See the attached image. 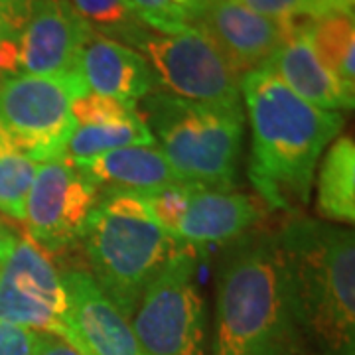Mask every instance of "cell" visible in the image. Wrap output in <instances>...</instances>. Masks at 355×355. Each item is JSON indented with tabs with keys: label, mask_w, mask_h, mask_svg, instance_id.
Listing matches in <instances>:
<instances>
[{
	"label": "cell",
	"mask_w": 355,
	"mask_h": 355,
	"mask_svg": "<svg viewBox=\"0 0 355 355\" xmlns=\"http://www.w3.org/2000/svg\"><path fill=\"white\" fill-rule=\"evenodd\" d=\"M239 91L253 130V186L268 207H302L322 154L343 128V114L310 105L265 67L245 73Z\"/></svg>",
	"instance_id": "obj_1"
},
{
	"label": "cell",
	"mask_w": 355,
	"mask_h": 355,
	"mask_svg": "<svg viewBox=\"0 0 355 355\" xmlns=\"http://www.w3.org/2000/svg\"><path fill=\"white\" fill-rule=\"evenodd\" d=\"M300 334L280 229L237 239L217 268L211 355H292Z\"/></svg>",
	"instance_id": "obj_2"
},
{
	"label": "cell",
	"mask_w": 355,
	"mask_h": 355,
	"mask_svg": "<svg viewBox=\"0 0 355 355\" xmlns=\"http://www.w3.org/2000/svg\"><path fill=\"white\" fill-rule=\"evenodd\" d=\"M280 235L300 331L331 354L354 352V231L314 219H292Z\"/></svg>",
	"instance_id": "obj_3"
},
{
	"label": "cell",
	"mask_w": 355,
	"mask_h": 355,
	"mask_svg": "<svg viewBox=\"0 0 355 355\" xmlns=\"http://www.w3.org/2000/svg\"><path fill=\"white\" fill-rule=\"evenodd\" d=\"M79 239L89 275L127 320L180 247L154 219L142 196L127 191L101 193Z\"/></svg>",
	"instance_id": "obj_4"
},
{
	"label": "cell",
	"mask_w": 355,
	"mask_h": 355,
	"mask_svg": "<svg viewBox=\"0 0 355 355\" xmlns=\"http://www.w3.org/2000/svg\"><path fill=\"white\" fill-rule=\"evenodd\" d=\"M137 109L180 182L231 190L245 130L241 105L188 101L154 89Z\"/></svg>",
	"instance_id": "obj_5"
},
{
	"label": "cell",
	"mask_w": 355,
	"mask_h": 355,
	"mask_svg": "<svg viewBox=\"0 0 355 355\" xmlns=\"http://www.w3.org/2000/svg\"><path fill=\"white\" fill-rule=\"evenodd\" d=\"M196 253L180 245L142 294L130 326L144 355H205L207 312Z\"/></svg>",
	"instance_id": "obj_6"
},
{
	"label": "cell",
	"mask_w": 355,
	"mask_h": 355,
	"mask_svg": "<svg viewBox=\"0 0 355 355\" xmlns=\"http://www.w3.org/2000/svg\"><path fill=\"white\" fill-rule=\"evenodd\" d=\"M89 93L79 71L60 76L0 77V127L36 162L64 158L76 130L71 105Z\"/></svg>",
	"instance_id": "obj_7"
},
{
	"label": "cell",
	"mask_w": 355,
	"mask_h": 355,
	"mask_svg": "<svg viewBox=\"0 0 355 355\" xmlns=\"http://www.w3.org/2000/svg\"><path fill=\"white\" fill-rule=\"evenodd\" d=\"M62 272L30 237L0 225V322L46 331L73 345Z\"/></svg>",
	"instance_id": "obj_8"
},
{
	"label": "cell",
	"mask_w": 355,
	"mask_h": 355,
	"mask_svg": "<svg viewBox=\"0 0 355 355\" xmlns=\"http://www.w3.org/2000/svg\"><path fill=\"white\" fill-rule=\"evenodd\" d=\"M130 48L150 65L160 91L196 103L241 105V77L198 28L186 26L176 32L144 28Z\"/></svg>",
	"instance_id": "obj_9"
},
{
	"label": "cell",
	"mask_w": 355,
	"mask_h": 355,
	"mask_svg": "<svg viewBox=\"0 0 355 355\" xmlns=\"http://www.w3.org/2000/svg\"><path fill=\"white\" fill-rule=\"evenodd\" d=\"M101 190L71 160L40 162L26 200L24 225L44 251H60L79 241Z\"/></svg>",
	"instance_id": "obj_10"
},
{
	"label": "cell",
	"mask_w": 355,
	"mask_h": 355,
	"mask_svg": "<svg viewBox=\"0 0 355 355\" xmlns=\"http://www.w3.org/2000/svg\"><path fill=\"white\" fill-rule=\"evenodd\" d=\"M239 77L259 69L292 32L294 22H279L249 10L239 0H205L191 22Z\"/></svg>",
	"instance_id": "obj_11"
},
{
	"label": "cell",
	"mask_w": 355,
	"mask_h": 355,
	"mask_svg": "<svg viewBox=\"0 0 355 355\" xmlns=\"http://www.w3.org/2000/svg\"><path fill=\"white\" fill-rule=\"evenodd\" d=\"M91 32L69 0H34L18 44V71L32 76L76 71Z\"/></svg>",
	"instance_id": "obj_12"
},
{
	"label": "cell",
	"mask_w": 355,
	"mask_h": 355,
	"mask_svg": "<svg viewBox=\"0 0 355 355\" xmlns=\"http://www.w3.org/2000/svg\"><path fill=\"white\" fill-rule=\"evenodd\" d=\"M73 331V347L81 355H144L130 320L107 298L85 270L62 275Z\"/></svg>",
	"instance_id": "obj_13"
},
{
	"label": "cell",
	"mask_w": 355,
	"mask_h": 355,
	"mask_svg": "<svg viewBox=\"0 0 355 355\" xmlns=\"http://www.w3.org/2000/svg\"><path fill=\"white\" fill-rule=\"evenodd\" d=\"M263 217L251 196L241 191L193 186L172 239L202 251L209 245L235 243Z\"/></svg>",
	"instance_id": "obj_14"
},
{
	"label": "cell",
	"mask_w": 355,
	"mask_h": 355,
	"mask_svg": "<svg viewBox=\"0 0 355 355\" xmlns=\"http://www.w3.org/2000/svg\"><path fill=\"white\" fill-rule=\"evenodd\" d=\"M312 22L314 20L310 18L294 20L292 32L263 67L279 77L292 93L314 107L336 113L352 111L355 105V91H349L320 62L308 34Z\"/></svg>",
	"instance_id": "obj_15"
},
{
	"label": "cell",
	"mask_w": 355,
	"mask_h": 355,
	"mask_svg": "<svg viewBox=\"0 0 355 355\" xmlns=\"http://www.w3.org/2000/svg\"><path fill=\"white\" fill-rule=\"evenodd\" d=\"M77 71L89 93L111 97L135 109L156 89L153 69L139 51L95 30L79 53Z\"/></svg>",
	"instance_id": "obj_16"
},
{
	"label": "cell",
	"mask_w": 355,
	"mask_h": 355,
	"mask_svg": "<svg viewBox=\"0 0 355 355\" xmlns=\"http://www.w3.org/2000/svg\"><path fill=\"white\" fill-rule=\"evenodd\" d=\"M73 164L99 188L107 191L153 193L180 182L158 144L125 146Z\"/></svg>",
	"instance_id": "obj_17"
},
{
	"label": "cell",
	"mask_w": 355,
	"mask_h": 355,
	"mask_svg": "<svg viewBox=\"0 0 355 355\" xmlns=\"http://www.w3.org/2000/svg\"><path fill=\"white\" fill-rule=\"evenodd\" d=\"M318 211L328 221H355V144L340 137L326 148L318 174Z\"/></svg>",
	"instance_id": "obj_18"
},
{
	"label": "cell",
	"mask_w": 355,
	"mask_h": 355,
	"mask_svg": "<svg viewBox=\"0 0 355 355\" xmlns=\"http://www.w3.org/2000/svg\"><path fill=\"white\" fill-rule=\"evenodd\" d=\"M156 144L150 128L139 113L125 121H111L87 127H76L65 146L64 158L77 162L93 158L97 154L125 148V146H148Z\"/></svg>",
	"instance_id": "obj_19"
},
{
	"label": "cell",
	"mask_w": 355,
	"mask_h": 355,
	"mask_svg": "<svg viewBox=\"0 0 355 355\" xmlns=\"http://www.w3.org/2000/svg\"><path fill=\"white\" fill-rule=\"evenodd\" d=\"M308 34L320 62L349 91H355L354 16H328L314 20Z\"/></svg>",
	"instance_id": "obj_20"
},
{
	"label": "cell",
	"mask_w": 355,
	"mask_h": 355,
	"mask_svg": "<svg viewBox=\"0 0 355 355\" xmlns=\"http://www.w3.org/2000/svg\"><path fill=\"white\" fill-rule=\"evenodd\" d=\"M38 166L0 127V214L24 223L26 200Z\"/></svg>",
	"instance_id": "obj_21"
},
{
	"label": "cell",
	"mask_w": 355,
	"mask_h": 355,
	"mask_svg": "<svg viewBox=\"0 0 355 355\" xmlns=\"http://www.w3.org/2000/svg\"><path fill=\"white\" fill-rule=\"evenodd\" d=\"M77 14L97 34L113 38L130 48V44L146 28L132 12L127 0H69Z\"/></svg>",
	"instance_id": "obj_22"
},
{
	"label": "cell",
	"mask_w": 355,
	"mask_h": 355,
	"mask_svg": "<svg viewBox=\"0 0 355 355\" xmlns=\"http://www.w3.org/2000/svg\"><path fill=\"white\" fill-rule=\"evenodd\" d=\"M132 12L154 32H176L191 26L205 0H127Z\"/></svg>",
	"instance_id": "obj_23"
},
{
	"label": "cell",
	"mask_w": 355,
	"mask_h": 355,
	"mask_svg": "<svg viewBox=\"0 0 355 355\" xmlns=\"http://www.w3.org/2000/svg\"><path fill=\"white\" fill-rule=\"evenodd\" d=\"M34 0H0V71H18V44Z\"/></svg>",
	"instance_id": "obj_24"
},
{
	"label": "cell",
	"mask_w": 355,
	"mask_h": 355,
	"mask_svg": "<svg viewBox=\"0 0 355 355\" xmlns=\"http://www.w3.org/2000/svg\"><path fill=\"white\" fill-rule=\"evenodd\" d=\"M137 113H139V109H135V107H128L125 103L111 99V97L95 95V93H85V95L77 97L71 105V116L76 121V127L125 121Z\"/></svg>",
	"instance_id": "obj_25"
},
{
	"label": "cell",
	"mask_w": 355,
	"mask_h": 355,
	"mask_svg": "<svg viewBox=\"0 0 355 355\" xmlns=\"http://www.w3.org/2000/svg\"><path fill=\"white\" fill-rule=\"evenodd\" d=\"M196 184H184L176 182L172 186H166L162 190H156L153 193H144L142 200L146 202L154 219L160 223V227L172 237V231L178 225L180 217L186 209V203L190 200V193Z\"/></svg>",
	"instance_id": "obj_26"
},
{
	"label": "cell",
	"mask_w": 355,
	"mask_h": 355,
	"mask_svg": "<svg viewBox=\"0 0 355 355\" xmlns=\"http://www.w3.org/2000/svg\"><path fill=\"white\" fill-rule=\"evenodd\" d=\"M249 10L279 22H294L306 16L308 0H239Z\"/></svg>",
	"instance_id": "obj_27"
},
{
	"label": "cell",
	"mask_w": 355,
	"mask_h": 355,
	"mask_svg": "<svg viewBox=\"0 0 355 355\" xmlns=\"http://www.w3.org/2000/svg\"><path fill=\"white\" fill-rule=\"evenodd\" d=\"M38 331L0 322V355H34Z\"/></svg>",
	"instance_id": "obj_28"
},
{
	"label": "cell",
	"mask_w": 355,
	"mask_h": 355,
	"mask_svg": "<svg viewBox=\"0 0 355 355\" xmlns=\"http://www.w3.org/2000/svg\"><path fill=\"white\" fill-rule=\"evenodd\" d=\"M355 0H308L306 16L320 20L328 16H354Z\"/></svg>",
	"instance_id": "obj_29"
},
{
	"label": "cell",
	"mask_w": 355,
	"mask_h": 355,
	"mask_svg": "<svg viewBox=\"0 0 355 355\" xmlns=\"http://www.w3.org/2000/svg\"><path fill=\"white\" fill-rule=\"evenodd\" d=\"M34 355H81L73 345L53 336V334H46V331H38L36 336V347H34Z\"/></svg>",
	"instance_id": "obj_30"
},
{
	"label": "cell",
	"mask_w": 355,
	"mask_h": 355,
	"mask_svg": "<svg viewBox=\"0 0 355 355\" xmlns=\"http://www.w3.org/2000/svg\"><path fill=\"white\" fill-rule=\"evenodd\" d=\"M342 355H354V352H349V354H342Z\"/></svg>",
	"instance_id": "obj_31"
}]
</instances>
